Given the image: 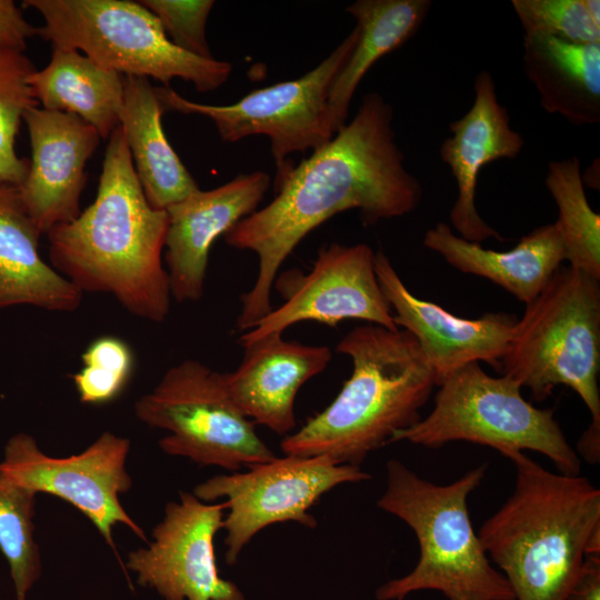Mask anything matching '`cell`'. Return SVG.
<instances>
[{
    "instance_id": "obj_27",
    "label": "cell",
    "mask_w": 600,
    "mask_h": 600,
    "mask_svg": "<svg viewBox=\"0 0 600 600\" xmlns=\"http://www.w3.org/2000/svg\"><path fill=\"white\" fill-rule=\"evenodd\" d=\"M36 496L0 469V551L9 563L17 600H26L41 576L33 523Z\"/></svg>"
},
{
    "instance_id": "obj_18",
    "label": "cell",
    "mask_w": 600,
    "mask_h": 600,
    "mask_svg": "<svg viewBox=\"0 0 600 600\" xmlns=\"http://www.w3.org/2000/svg\"><path fill=\"white\" fill-rule=\"evenodd\" d=\"M470 109L450 122V136L440 146V158L449 167L458 187L450 222L459 237L480 243L504 238L478 213L476 189L482 168L500 159H514L524 147L520 132L511 127L507 108L500 103L491 72L476 76Z\"/></svg>"
},
{
    "instance_id": "obj_6",
    "label": "cell",
    "mask_w": 600,
    "mask_h": 600,
    "mask_svg": "<svg viewBox=\"0 0 600 600\" xmlns=\"http://www.w3.org/2000/svg\"><path fill=\"white\" fill-rule=\"evenodd\" d=\"M517 320L501 371L546 400L564 384L584 402L590 426L600 429V284L560 266Z\"/></svg>"
},
{
    "instance_id": "obj_25",
    "label": "cell",
    "mask_w": 600,
    "mask_h": 600,
    "mask_svg": "<svg viewBox=\"0 0 600 600\" xmlns=\"http://www.w3.org/2000/svg\"><path fill=\"white\" fill-rule=\"evenodd\" d=\"M431 4L430 0H357L346 8L356 19L359 34L329 91L328 103L338 130L347 123L352 97L366 73L418 32Z\"/></svg>"
},
{
    "instance_id": "obj_35",
    "label": "cell",
    "mask_w": 600,
    "mask_h": 600,
    "mask_svg": "<svg viewBox=\"0 0 600 600\" xmlns=\"http://www.w3.org/2000/svg\"><path fill=\"white\" fill-rule=\"evenodd\" d=\"M583 186H588L592 189L599 190V159L597 158L593 163L581 173Z\"/></svg>"
},
{
    "instance_id": "obj_26",
    "label": "cell",
    "mask_w": 600,
    "mask_h": 600,
    "mask_svg": "<svg viewBox=\"0 0 600 600\" xmlns=\"http://www.w3.org/2000/svg\"><path fill=\"white\" fill-rule=\"evenodd\" d=\"M578 157L551 161L546 187L558 208V224L570 267L600 280V216L589 204Z\"/></svg>"
},
{
    "instance_id": "obj_4",
    "label": "cell",
    "mask_w": 600,
    "mask_h": 600,
    "mask_svg": "<svg viewBox=\"0 0 600 600\" xmlns=\"http://www.w3.org/2000/svg\"><path fill=\"white\" fill-rule=\"evenodd\" d=\"M514 489L478 536L516 600H566L591 536L600 530V490L586 477L544 469L523 451Z\"/></svg>"
},
{
    "instance_id": "obj_22",
    "label": "cell",
    "mask_w": 600,
    "mask_h": 600,
    "mask_svg": "<svg viewBox=\"0 0 600 600\" xmlns=\"http://www.w3.org/2000/svg\"><path fill=\"white\" fill-rule=\"evenodd\" d=\"M522 60L546 112L579 127L600 122V43L524 36Z\"/></svg>"
},
{
    "instance_id": "obj_31",
    "label": "cell",
    "mask_w": 600,
    "mask_h": 600,
    "mask_svg": "<svg viewBox=\"0 0 600 600\" xmlns=\"http://www.w3.org/2000/svg\"><path fill=\"white\" fill-rule=\"evenodd\" d=\"M159 20L168 39L197 57L213 58L206 38L212 0H140Z\"/></svg>"
},
{
    "instance_id": "obj_21",
    "label": "cell",
    "mask_w": 600,
    "mask_h": 600,
    "mask_svg": "<svg viewBox=\"0 0 600 600\" xmlns=\"http://www.w3.org/2000/svg\"><path fill=\"white\" fill-rule=\"evenodd\" d=\"M41 236L18 187L0 183V308L72 312L80 307L82 293L41 258Z\"/></svg>"
},
{
    "instance_id": "obj_9",
    "label": "cell",
    "mask_w": 600,
    "mask_h": 600,
    "mask_svg": "<svg viewBox=\"0 0 600 600\" xmlns=\"http://www.w3.org/2000/svg\"><path fill=\"white\" fill-rule=\"evenodd\" d=\"M134 413L144 424L168 432L159 441L164 453L201 466L237 472L277 457L231 399L222 372L198 360L168 369L153 390L137 400Z\"/></svg>"
},
{
    "instance_id": "obj_14",
    "label": "cell",
    "mask_w": 600,
    "mask_h": 600,
    "mask_svg": "<svg viewBox=\"0 0 600 600\" xmlns=\"http://www.w3.org/2000/svg\"><path fill=\"white\" fill-rule=\"evenodd\" d=\"M226 509V501L206 504L181 491L179 502L167 503L152 542L128 554L127 568L164 600H246L236 583L220 577L216 563L213 539Z\"/></svg>"
},
{
    "instance_id": "obj_7",
    "label": "cell",
    "mask_w": 600,
    "mask_h": 600,
    "mask_svg": "<svg viewBox=\"0 0 600 600\" xmlns=\"http://www.w3.org/2000/svg\"><path fill=\"white\" fill-rule=\"evenodd\" d=\"M43 18L37 34L52 48L82 51L104 69L122 76L153 78L163 87L179 78L197 91L221 87L232 64L206 59L176 47L157 17L139 1L26 0Z\"/></svg>"
},
{
    "instance_id": "obj_30",
    "label": "cell",
    "mask_w": 600,
    "mask_h": 600,
    "mask_svg": "<svg viewBox=\"0 0 600 600\" xmlns=\"http://www.w3.org/2000/svg\"><path fill=\"white\" fill-rule=\"evenodd\" d=\"M82 368L72 380L82 403L106 404L128 386L134 369L130 346L116 336L94 339L81 354Z\"/></svg>"
},
{
    "instance_id": "obj_3",
    "label": "cell",
    "mask_w": 600,
    "mask_h": 600,
    "mask_svg": "<svg viewBox=\"0 0 600 600\" xmlns=\"http://www.w3.org/2000/svg\"><path fill=\"white\" fill-rule=\"evenodd\" d=\"M337 352L352 372L334 400L281 441L286 456H326L360 467L371 452L420 419L436 384L416 338L403 329L367 323L349 331Z\"/></svg>"
},
{
    "instance_id": "obj_8",
    "label": "cell",
    "mask_w": 600,
    "mask_h": 600,
    "mask_svg": "<svg viewBox=\"0 0 600 600\" xmlns=\"http://www.w3.org/2000/svg\"><path fill=\"white\" fill-rule=\"evenodd\" d=\"M439 387L431 412L396 432L388 443L409 441L439 448L451 441L488 446L502 456L532 450L548 457L560 473L579 474L581 462L552 409L532 406L511 378L492 377L478 362L450 374Z\"/></svg>"
},
{
    "instance_id": "obj_23",
    "label": "cell",
    "mask_w": 600,
    "mask_h": 600,
    "mask_svg": "<svg viewBox=\"0 0 600 600\" xmlns=\"http://www.w3.org/2000/svg\"><path fill=\"white\" fill-rule=\"evenodd\" d=\"M120 127L136 174L149 204L167 211L199 190L169 143L161 123L164 110L149 79L123 76Z\"/></svg>"
},
{
    "instance_id": "obj_13",
    "label": "cell",
    "mask_w": 600,
    "mask_h": 600,
    "mask_svg": "<svg viewBox=\"0 0 600 600\" xmlns=\"http://www.w3.org/2000/svg\"><path fill=\"white\" fill-rule=\"evenodd\" d=\"M129 450V439L104 432L79 454L53 458L39 449L32 436L19 432L6 443L0 469L33 492L56 496L76 507L116 549L112 529L118 523L147 540L119 500L132 483L126 469Z\"/></svg>"
},
{
    "instance_id": "obj_28",
    "label": "cell",
    "mask_w": 600,
    "mask_h": 600,
    "mask_svg": "<svg viewBox=\"0 0 600 600\" xmlns=\"http://www.w3.org/2000/svg\"><path fill=\"white\" fill-rule=\"evenodd\" d=\"M36 70L23 50L0 47V183L18 187L29 171L30 161L14 146L26 111L39 106L29 84Z\"/></svg>"
},
{
    "instance_id": "obj_1",
    "label": "cell",
    "mask_w": 600,
    "mask_h": 600,
    "mask_svg": "<svg viewBox=\"0 0 600 600\" xmlns=\"http://www.w3.org/2000/svg\"><path fill=\"white\" fill-rule=\"evenodd\" d=\"M392 106L363 96L354 118L297 167L279 176L270 203L224 233L232 248L258 256L253 287L241 296L237 329H252L272 309L277 273L299 242L337 213L358 210L363 226L412 212L422 198L396 142Z\"/></svg>"
},
{
    "instance_id": "obj_11",
    "label": "cell",
    "mask_w": 600,
    "mask_h": 600,
    "mask_svg": "<svg viewBox=\"0 0 600 600\" xmlns=\"http://www.w3.org/2000/svg\"><path fill=\"white\" fill-rule=\"evenodd\" d=\"M369 479L360 467L337 464L326 456H284L244 472L214 476L198 484L193 494L202 501L226 498V562L234 564L263 528L284 521L316 528L318 522L309 509L322 494L341 483Z\"/></svg>"
},
{
    "instance_id": "obj_20",
    "label": "cell",
    "mask_w": 600,
    "mask_h": 600,
    "mask_svg": "<svg viewBox=\"0 0 600 600\" xmlns=\"http://www.w3.org/2000/svg\"><path fill=\"white\" fill-rule=\"evenodd\" d=\"M423 246L457 270L486 278L528 304L566 261V247L558 224L540 226L508 251L484 249L439 222L423 238Z\"/></svg>"
},
{
    "instance_id": "obj_29",
    "label": "cell",
    "mask_w": 600,
    "mask_h": 600,
    "mask_svg": "<svg viewBox=\"0 0 600 600\" xmlns=\"http://www.w3.org/2000/svg\"><path fill=\"white\" fill-rule=\"evenodd\" d=\"M524 36L600 43L599 0H512Z\"/></svg>"
},
{
    "instance_id": "obj_33",
    "label": "cell",
    "mask_w": 600,
    "mask_h": 600,
    "mask_svg": "<svg viewBox=\"0 0 600 600\" xmlns=\"http://www.w3.org/2000/svg\"><path fill=\"white\" fill-rule=\"evenodd\" d=\"M566 600H600V556H586Z\"/></svg>"
},
{
    "instance_id": "obj_34",
    "label": "cell",
    "mask_w": 600,
    "mask_h": 600,
    "mask_svg": "<svg viewBox=\"0 0 600 600\" xmlns=\"http://www.w3.org/2000/svg\"><path fill=\"white\" fill-rule=\"evenodd\" d=\"M578 452L586 461L596 464L600 460V429L589 426L581 436L578 444Z\"/></svg>"
},
{
    "instance_id": "obj_32",
    "label": "cell",
    "mask_w": 600,
    "mask_h": 600,
    "mask_svg": "<svg viewBox=\"0 0 600 600\" xmlns=\"http://www.w3.org/2000/svg\"><path fill=\"white\" fill-rule=\"evenodd\" d=\"M37 34V28L23 17L12 0H0V47L23 50L27 40Z\"/></svg>"
},
{
    "instance_id": "obj_12",
    "label": "cell",
    "mask_w": 600,
    "mask_h": 600,
    "mask_svg": "<svg viewBox=\"0 0 600 600\" xmlns=\"http://www.w3.org/2000/svg\"><path fill=\"white\" fill-rule=\"evenodd\" d=\"M376 252L367 243H330L319 250L312 269L286 271L277 280L283 303L242 333L243 348L270 334H282L302 321L336 327L348 319L398 330L376 273Z\"/></svg>"
},
{
    "instance_id": "obj_24",
    "label": "cell",
    "mask_w": 600,
    "mask_h": 600,
    "mask_svg": "<svg viewBox=\"0 0 600 600\" xmlns=\"http://www.w3.org/2000/svg\"><path fill=\"white\" fill-rule=\"evenodd\" d=\"M50 62L29 78L43 109L72 113L109 139L120 126L123 76L104 69L83 53L52 48Z\"/></svg>"
},
{
    "instance_id": "obj_19",
    "label": "cell",
    "mask_w": 600,
    "mask_h": 600,
    "mask_svg": "<svg viewBox=\"0 0 600 600\" xmlns=\"http://www.w3.org/2000/svg\"><path fill=\"white\" fill-rule=\"evenodd\" d=\"M243 349L239 367L222 372L231 399L254 424L279 436L290 434L296 428V396L327 368L332 358L330 348L287 341L278 333Z\"/></svg>"
},
{
    "instance_id": "obj_10",
    "label": "cell",
    "mask_w": 600,
    "mask_h": 600,
    "mask_svg": "<svg viewBox=\"0 0 600 600\" xmlns=\"http://www.w3.org/2000/svg\"><path fill=\"white\" fill-rule=\"evenodd\" d=\"M358 34L354 27L326 59L302 77L253 90L231 104L193 102L163 86L156 87V92L164 112L207 117L226 142L267 136L280 176L289 169L286 166L289 154L313 151L337 133L328 103L329 91Z\"/></svg>"
},
{
    "instance_id": "obj_16",
    "label": "cell",
    "mask_w": 600,
    "mask_h": 600,
    "mask_svg": "<svg viewBox=\"0 0 600 600\" xmlns=\"http://www.w3.org/2000/svg\"><path fill=\"white\" fill-rule=\"evenodd\" d=\"M31 161L18 186L21 200L41 234L80 214L86 166L100 136L78 116L39 107L26 111Z\"/></svg>"
},
{
    "instance_id": "obj_2",
    "label": "cell",
    "mask_w": 600,
    "mask_h": 600,
    "mask_svg": "<svg viewBox=\"0 0 600 600\" xmlns=\"http://www.w3.org/2000/svg\"><path fill=\"white\" fill-rule=\"evenodd\" d=\"M168 223V212L147 201L119 126L109 137L94 201L46 234L51 267L82 294H111L133 316L162 322L171 299L162 261Z\"/></svg>"
},
{
    "instance_id": "obj_5",
    "label": "cell",
    "mask_w": 600,
    "mask_h": 600,
    "mask_svg": "<svg viewBox=\"0 0 600 600\" xmlns=\"http://www.w3.org/2000/svg\"><path fill=\"white\" fill-rule=\"evenodd\" d=\"M487 470L481 464L441 486L419 477L401 461L387 462V487L377 506L414 532L420 556L413 570L376 591L378 600H403L420 590H438L448 600H516L473 530L468 496Z\"/></svg>"
},
{
    "instance_id": "obj_17",
    "label": "cell",
    "mask_w": 600,
    "mask_h": 600,
    "mask_svg": "<svg viewBox=\"0 0 600 600\" xmlns=\"http://www.w3.org/2000/svg\"><path fill=\"white\" fill-rule=\"evenodd\" d=\"M269 187L270 177L266 172L240 173L216 189H199L167 210L164 260L176 301L193 302L202 298L214 240L253 213Z\"/></svg>"
},
{
    "instance_id": "obj_15",
    "label": "cell",
    "mask_w": 600,
    "mask_h": 600,
    "mask_svg": "<svg viewBox=\"0 0 600 600\" xmlns=\"http://www.w3.org/2000/svg\"><path fill=\"white\" fill-rule=\"evenodd\" d=\"M374 267L396 326L416 338L437 386L471 362L484 361L501 370L518 320L516 316L506 312H490L477 319L454 316L412 294L383 251L376 252Z\"/></svg>"
}]
</instances>
